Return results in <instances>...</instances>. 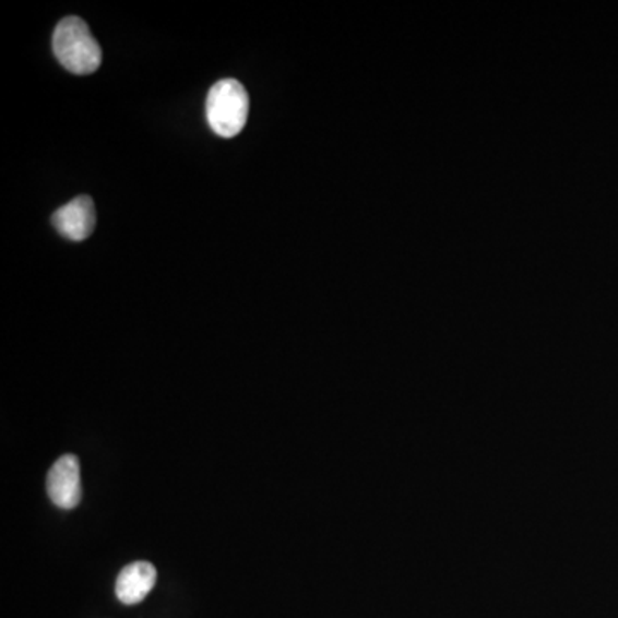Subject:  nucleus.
Masks as SVG:
<instances>
[{
    "instance_id": "nucleus-1",
    "label": "nucleus",
    "mask_w": 618,
    "mask_h": 618,
    "mask_svg": "<svg viewBox=\"0 0 618 618\" xmlns=\"http://www.w3.org/2000/svg\"><path fill=\"white\" fill-rule=\"evenodd\" d=\"M54 54L69 73L92 74L100 68L102 49L85 21L66 17L54 32Z\"/></svg>"
},
{
    "instance_id": "nucleus-2",
    "label": "nucleus",
    "mask_w": 618,
    "mask_h": 618,
    "mask_svg": "<svg viewBox=\"0 0 618 618\" xmlns=\"http://www.w3.org/2000/svg\"><path fill=\"white\" fill-rule=\"evenodd\" d=\"M249 97L245 86L236 80H222L210 90L206 117L210 128L222 138L241 133L248 121Z\"/></svg>"
},
{
    "instance_id": "nucleus-3",
    "label": "nucleus",
    "mask_w": 618,
    "mask_h": 618,
    "mask_svg": "<svg viewBox=\"0 0 618 618\" xmlns=\"http://www.w3.org/2000/svg\"><path fill=\"white\" fill-rule=\"evenodd\" d=\"M47 491L57 507L66 510L78 507L81 502V473L76 455L57 459L47 474Z\"/></svg>"
},
{
    "instance_id": "nucleus-4",
    "label": "nucleus",
    "mask_w": 618,
    "mask_h": 618,
    "mask_svg": "<svg viewBox=\"0 0 618 618\" xmlns=\"http://www.w3.org/2000/svg\"><path fill=\"white\" fill-rule=\"evenodd\" d=\"M57 233L71 241H85L92 236L97 224V212L92 198L80 197L57 210L52 217Z\"/></svg>"
},
{
    "instance_id": "nucleus-5",
    "label": "nucleus",
    "mask_w": 618,
    "mask_h": 618,
    "mask_svg": "<svg viewBox=\"0 0 618 618\" xmlns=\"http://www.w3.org/2000/svg\"><path fill=\"white\" fill-rule=\"evenodd\" d=\"M157 582V570L150 562L129 563L116 581L117 598L124 605H136L148 596Z\"/></svg>"
}]
</instances>
